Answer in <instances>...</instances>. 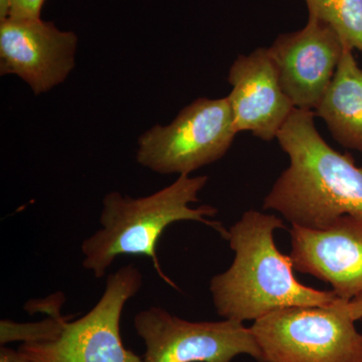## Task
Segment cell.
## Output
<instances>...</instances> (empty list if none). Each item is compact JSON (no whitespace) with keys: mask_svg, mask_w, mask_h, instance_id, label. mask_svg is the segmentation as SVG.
I'll return each mask as SVG.
<instances>
[{"mask_svg":"<svg viewBox=\"0 0 362 362\" xmlns=\"http://www.w3.org/2000/svg\"><path fill=\"white\" fill-rule=\"evenodd\" d=\"M314 118V111L295 108L279 131L277 140L290 165L263 206L292 226L326 230L343 216H362V168L350 154L325 142Z\"/></svg>","mask_w":362,"mask_h":362,"instance_id":"cell-1","label":"cell"},{"mask_svg":"<svg viewBox=\"0 0 362 362\" xmlns=\"http://www.w3.org/2000/svg\"><path fill=\"white\" fill-rule=\"evenodd\" d=\"M279 228H286L282 218L252 209L226 232L235 259L209 284L214 308L223 319L255 321L280 309L328 306L338 299L333 291H319L295 278L291 258L276 247Z\"/></svg>","mask_w":362,"mask_h":362,"instance_id":"cell-2","label":"cell"},{"mask_svg":"<svg viewBox=\"0 0 362 362\" xmlns=\"http://www.w3.org/2000/svg\"><path fill=\"white\" fill-rule=\"evenodd\" d=\"M209 176L190 177L182 175L168 187L148 195L133 199L119 192L105 195L100 216L101 228L83 240V267L100 279L106 275L119 257L144 256L151 259L159 277L178 289L161 268L157 246L164 230L176 221H199L211 226L225 239L228 230L211 220L218 209L211 206L192 207L199 202V194Z\"/></svg>","mask_w":362,"mask_h":362,"instance_id":"cell-3","label":"cell"},{"mask_svg":"<svg viewBox=\"0 0 362 362\" xmlns=\"http://www.w3.org/2000/svg\"><path fill=\"white\" fill-rule=\"evenodd\" d=\"M338 298L271 312L250 327L264 362H362V334Z\"/></svg>","mask_w":362,"mask_h":362,"instance_id":"cell-4","label":"cell"},{"mask_svg":"<svg viewBox=\"0 0 362 362\" xmlns=\"http://www.w3.org/2000/svg\"><path fill=\"white\" fill-rule=\"evenodd\" d=\"M237 133L228 98H199L169 125L140 136L136 159L160 175H189L223 158Z\"/></svg>","mask_w":362,"mask_h":362,"instance_id":"cell-5","label":"cell"},{"mask_svg":"<svg viewBox=\"0 0 362 362\" xmlns=\"http://www.w3.org/2000/svg\"><path fill=\"white\" fill-rule=\"evenodd\" d=\"M142 285L137 267H121L108 276L103 295L87 314L69 320L54 339L23 343L18 351L32 362H144L126 349L120 333L125 305Z\"/></svg>","mask_w":362,"mask_h":362,"instance_id":"cell-6","label":"cell"},{"mask_svg":"<svg viewBox=\"0 0 362 362\" xmlns=\"http://www.w3.org/2000/svg\"><path fill=\"white\" fill-rule=\"evenodd\" d=\"M133 325L145 344L144 362H232L242 354L264 362L251 329L240 321L194 322L152 306L138 312Z\"/></svg>","mask_w":362,"mask_h":362,"instance_id":"cell-7","label":"cell"},{"mask_svg":"<svg viewBox=\"0 0 362 362\" xmlns=\"http://www.w3.org/2000/svg\"><path fill=\"white\" fill-rule=\"evenodd\" d=\"M78 37L42 18L0 21V75H16L35 96L68 78L75 66Z\"/></svg>","mask_w":362,"mask_h":362,"instance_id":"cell-8","label":"cell"},{"mask_svg":"<svg viewBox=\"0 0 362 362\" xmlns=\"http://www.w3.org/2000/svg\"><path fill=\"white\" fill-rule=\"evenodd\" d=\"M345 47L334 28L314 16H309L302 30L283 33L274 40L268 52L295 108L315 110Z\"/></svg>","mask_w":362,"mask_h":362,"instance_id":"cell-9","label":"cell"},{"mask_svg":"<svg viewBox=\"0 0 362 362\" xmlns=\"http://www.w3.org/2000/svg\"><path fill=\"white\" fill-rule=\"evenodd\" d=\"M294 270L332 287L343 301L362 293V216H343L326 230L292 226Z\"/></svg>","mask_w":362,"mask_h":362,"instance_id":"cell-10","label":"cell"},{"mask_svg":"<svg viewBox=\"0 0 362 362\" xmlns=\"http://www.w3.org/2000/svg\"><path fill=\"white\" fill-rule=\"evenodd\" d=\"M228 100L237 132L250 131L264 141L277 138L295 107L286 95L268 47L240 54L228 71Z\"/></svg>","mask_w":362,"mask_h":362,"instance_id":"cell-11","label":"cell"},{"mask_svg":"<svg viewBox=\"0 0 362 362\" xmlns=\"http://www.w3.org/2000/svg\"><path fill=\"white\" fill-rule=\"evenodd\" d=\"M314 113L335 141L362 153V69L349 47Z\"/></svg>","mask_w":362,"mask_h":362,"instance_id":"cell-12","label":"cell"},{"mask_svg":"<svg viewBox=\"0 0 362 362\" xmlns=\"http://www.w3.org/2000/svg\"><path fill=\"white\" fill-rule=\"evenodd\" d=\"M309 16L327 23L345 47L362 52V0H305Z\"/></svg>","mask_w":362,"mask_h":362,"instance_id":"cell-13","label":"cell"},{"mask_svg":"<svg viewBox=\"0 0 362 362\" xmlns=\"http://www.w3.org/2000/svg\"><path fill=\"white\" fill-rule=\"evenodd\" d=\"M70 316H49L35 323H18L11 320L0 321V344L23 341L37 343L49 341L61 334Z\"/></svg>","mask_w":362,"mask_h":362,"instance_id":"cell-14","label":"cell"},{"mask_svg":"<svg viewBox=\"0 0 362 362\" xmlns=\"http://www.w3.org/2000/svg\"><path fill=\"white\" fill-rule=\"evenodd\" d=\"M45 0H0V21L6 18H40Z\"/></svg>","mask_w":362,"mask_h":362,"instance_id":"cell-15","label":"cell"},{"mask_svg":"<svg viewBox=\"0 0 362 362\" xmlns=\"http://www.w3.org/2000/svg\"><path fill=\"white\" fill-rule=\"evenodd\" d=\"M0 362H32L26 359L25 356H21L18 350H13L1 345L0 347Z\"/></svg>","mask_w":362,"mask_h":362,"instance_id":"cell-16","label":"cell"},{"mask_svg":"<svg viewBox=\"0 0 362 362\" xmlns=\"http://www.w3.org/2000/svg\"><path fill=\"white\" fill-rule=\"evenodd\" d=\"M345 309L349 312V315L354 321L362 318V293L357 295L356 298L345 302Z\"/></svg>","mask_w":362,"mask_h":362,"instance_id":"cell-17","label":"cell"}]
</instances>
